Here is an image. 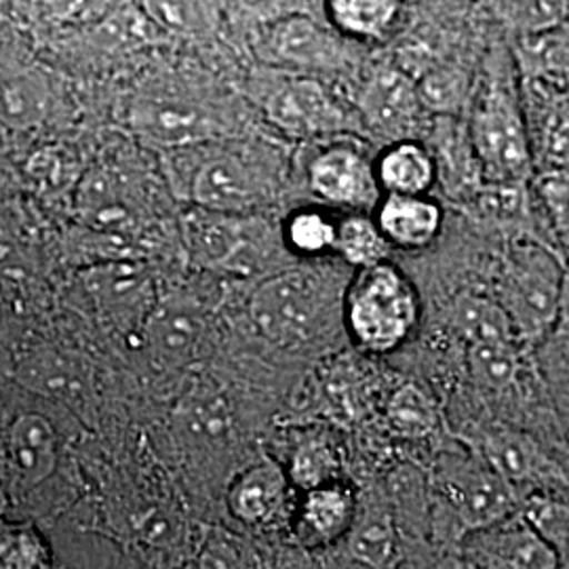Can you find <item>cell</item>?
<instances>
[{
	"mask_svg": "<svg viewBox=\"0 0 569 569\" xmlns=\"http://www.w3.org/2000/svg\"><path fill=\"white\" fill-rule=\"evenodd\" d=\"M7 507V496H4V491H2V486H0V515H2V510Z\"/></svg>",
	"mask_w": 569,
	"mask_h": 569,
	"instance_id": "obj_40",
	"label": "cell"
},
{
	"mask_svg": "<svg viewBox=\"0 0 569 569\" xmlns=\"http://www.w3.org/2000/svg\"><path fill=\"white\" fill-rule=\"evenodd\" d=\"M427 112L420 100L418 84L401 70H378L361 87L357 96V114L367 129L392 138V142L411 140L409 131Z\"/></svg>",
	"mask_w": 569,
	"mask_h": 569,
	"instance_id": "obj_13",
	"label": "cell"
},
{
	"mask_svg": "<svg viewBox=\"0 0 569 569\" xmlns=\"http://www.w3.org/2000/svg\"><path fill=\"white\" fill-rule=\"evenodd\" d=\"M388 418L392 427L407 437H422L435 427V407L425 390L418 387H403L390 399Z\"/></svg>",
	"mask_w": 569,
	"mask_h": 569,
	"instance_id": "obj_33",
	"label": "cell"
},
{
	"mask_svg": "<svg viewBox=\"0 0 569 569\" xmlns=\"http://www.w3.org/2000/svg\"><path fill=\"white\" fill-rule=\"evenodd\" d=\"M346 293V291H345ZM345 296L323 270H283L256 287L249 300L253 327L279 346L302 345L327 326Z\"/></svg>",
	"mask_w": 569,
	"mask_h": 569,
	"instance_id": "obj_3",
	"label": "cell"
},
{
	"mask_svg": "<svg viewBox=\"0 0 569 569\" xmlns=\"http://www.w3.org/2000/svg\"><path fill=\"white\" fill-rule=\"evenodd\" d=\"M373 164L380 188L387 194H428L439 176L432 152L418 140L390 143Z\"/></svg>",
	"mask_w": 569,
	"mask_h": 569,
	"instance_id": "obj_21",
	"label": "cell"
},
{
	"mask_svg": "<svg viewBox=\"0 0 569 569\" xmlns=\"http://www.w3.org/2000/svg\"><path fill=\"white\" fill-rule=\"evenodd\" d=\"M479 453L509 481L521 502L533 493H555L552 489L566 486L563 470L526 432L512 428L491 430L483 437Z\"/></svg>",
	"mask_w": 569,
	"mask_h": 569,
	"instance_id": "obj_12",
	"label": "cell"
},
{
	"mask_svg": "<svg viewBox=\"0 0 569 569\" xmlns=\"http://www.w3.org/2000/svg\"><path fill=\"white\" fill-rule=\"evenodd\" d=\"M47 89L32 74H16L0 81V117L11 122L44 119Z\"/></svg>",
	"mask_w": 569,
	"mask_h": 569,
	"instance_id": "obj_29",
	"label": "cell"
},
{
	"mask_svg": "<svg viewBox=\"0 0 569 569\" xmlns=\"http://www.w3.org/2000/svg\"><path fill=\"white\" fill-rule=\"evenodd\" d=\"M338 472H340V460L333 449L323 441H306L293 453L289 479L298 488L310 491V489L340 481Z\"/></svg>",
	"mask_w": 569,
	"mask_h": 569,
	"instance_id": "obj_30",
	"label": "cell"
},
{
	"mask_svg": "<svg viewBox=\"0 0 569 569\" xmlns=\"http://www.w3.org/2000/svg\"><path fill=\"white\" fill-rule=\"evenodd\" d=\"M357 517V500L352 489L333 481L305 491L298 515V536L306 547H329L346 540Z\"/></svg>",
	"mask_w": 569,
	"mask_h": 569,
	"instance_id": "obj_16",
	"label": "cell"
},
{
	"mask_svg": "<svg viewBox=\"0 0 569 569\" xmlns=\"http://www.w3.org/2000/svg\"><path fill=\"white\" fill-rule=\"evenodd\" d=\"M201 336V323L192 310L163 306L148 326V345L167 363H183Z\"/></svg>",
	"mask_w": 569,
	"mask_h": 569,
	"instance_id": "obj_23",
	"label": "cell"
},
{
	"mask_svg": "<svg viewBox=\"0 0 569 569\" xmlns=\"http://www.w3.org/2000/svg\"><path fill=\"white\" fill-rule=\"evenodd\" d=\"M143 11L167 32H199L207 21L201 0H142Z\"/></svg>",
	"mask_w": 569,
	"mask_h": 569,
	"instance_id": "obj_36",
	"label": "cell"
},
{
	"mask_svg": "<svg viewBox=\"0 0 569 569\" xmlns=\"http://www.w3.org/2000/svg\"><path fill=\"white\" fill-rule=\"evenodd\" d=\"M333 30L350 41H387L403 20L406 0H326Z\"/></svg>",
	"mask_w": 569,
	"mask_h": 569,
	"instance_id": "obj_20",
	"label": "cell"
},
{
	"mask_svg": "<svg viewBox=\"0 0 569 569\" xmlns=\"http://www.w3.org/2000/svg\"><path fill=\"white\" fill-rule=\"evenodd\" d=\"M266 119L293 138H319L361 127L357 110L315 77L291 74L272 81L262 93Z\"/></svg>",
	"mask_w": 569,
	"mask_h": 569,
	"instance_id": "obj_7",
	"label": "cell"
},
{
	"mask_svg": "<svg viewBox=\"0 0 569 569\" xmlns=\"http://www.w3.org/2000/svg\"><path fill=\"white\" fill-rule=\"evenodd\" d=\"M232 2L247 16L260 18L262 23L283 18L289 13H296L293 9H289L287 0H232Z\"/></svg>",
	"mask_w": 569,
	"mask_h": 569,
	"instance_id": "obj_38",
	"label": "cell"
},
{
	"mask_svg": "<svg viewBox=\"0 0 569 569\" xmlns=\"http://www.w3.org/2000/svg\"><path fill=\"white\" fill-rule=\"evenodd\" d=\"M256 53L270 68L306 74L336 70L345 63L342 44L302 11L262 23Z\"/></svg>",
	"mask_w": 569,
	"mask_h": 569,
	"instance_id": "obj_8",
	"label": "cell"
},
{
	"mask_svg": "<svg viewBox=\"0 0 569 569\" xmlns=\"http://www.w3.org/2000/svg\"><path fill=\"white\" fill-rule=\"evenodd\" d=\"M566 277L563 260L547 244L523 241L510 247L496 302L507 312L521 345L549 338L559 315Z\"/></svg>",
	"mask_w": 569,
	"mask_h": 569,
	"instance_id": "obj_4",
	"label": "cell"
},
{
	"mask_svg": "<svg viewBox=\"0 0 569 569\" xmlns=\"http://www.w3.org/2000/svg\"><path fill=\"white\" fill-rule=\"evenodd\" d=\"M536 190L557 237L569 247V169H545Z\"/></svg>",
	"mask_w": 569,
	"mask_h": 569,
	"instance_id": "obj_35",
	"label": "cell"
},
{
	"mask_svg": "<svg viewBox=\"0 0 569 569\" xmlns=\"http://www.w3.org/2000/svg\"><path fill=\"white\" fill-rule=\"evenodd\" d=\"M308 186L321 201L367 213L382 201L376 164L348 143H329L308 163Z\"/></svg>",
	"mask_w": 569,
	"mask_h": 569,
	"instance_id": "obj_10",
	"label": "cell"
},
{
	"mask_svg": "<svg viewBox=\"0 0 569 569\" xmlns=\"http://www.w3.org/2000/svg\"><path fill=\"white\" fill-rule=\"evenodd\" d=\"M467 129L483 183L526 186L536 157L526 108L509 82L488 77L479 84Z\"/></svg>",
	"mask_w": 569,
	"mask_h": 569,
	"instance_id": "obj_2",
	"label": "cell"
},
{
	"mask_svg": "<svg viewBox=\"0 0 569 569\" xmlns=\"http://www.w3.org/2000/svg\"><path fill=\"white\" fill-rule=\"evenodd\" d=\"M376 222L390 247L425 249L443 226V211L427 194H387L376 207Z\"/></svg>",
	"mask_w": 569,
	"mask_h": 569,
	"instance_id": "obj_18",
	"label": "cell"
},
{
	"mask_svg": "<svg viewBox=\"0 0 569 569\" xmlns=\"http://www.w3.org/2000/svg\"><path fill=\"white\" fill-rule=\"evenodd\" d=\"M468 369L472 378L488 390H507L521 371V345L493 342L468 346Z\"/></svg>",
	"mask_w": 569,
	"mask_h": 569,
	"instance_id": "obj_27",
	"label": "cell"
},
{
	"mask_svg": "<svg viewBox=\"0 0 569 569\" xmlns=\"http://www.w3.org/2000/svg\"><path fill=\"white\" fill-rule=\"evenodd\" d=\"M462 550L475 569H561L555 550L521 510L465 536Z\"/></svg>",
	"mask_w": 569,
	"mask_h": 569,
	"instance_id": "obj_11",
	"label": "cell"
},
{
	"mask_svg": "<svg viewBox=\"0 0 569 569\" xmlns=\"http://www.w3.org/2000/svg\"><path fill=\"white\" fill-rule=\"evenodd\" d=\"M199 569H241V563L226 545H213L204 550Z\"/></svg>",
	"mask_w": 569,
	"mask_h": 569,
	"instance_id": "obj_39",
	"label": "cell"
},
{
	"mask_svg": "<svg viewBox=\"0 0 569 569\" xmlns=\"http://www.w3.org/2000/svg\"><path fill=\"white\" fill-rule=\"evenodd\" d=\"M183 237L194 262L213 270L249 272L262 253V239L251 216L194 209L186 218Z\"/></svg>",
	"mask_w": 569,
	"mask_h": 569,
	"instance_id": "obj_9",
	"label": "cell"
},
{
	"mask_svg": "<svg viewBox=\"0 0 569 569\" xmlns=\"http://www.w3.org/2000/svg\"><path fill=\"white\" fill-rule=\"evenodd\" d=\"M528 129L533 157L540 154L547 169H569V93L528 87Z\"/></svg>",
	"mask_w": 569,
	"mask_h": 569,
	"instance_id": "obj_19",
	"label": "cell"
},
{
	"mask_svg": "<svg viewBox=\"0 0 569 569\" xmlns=\"http://www.w3.org/2000/svg\"><path fill=\"white\" fill-rule=\"evenodd\" d=\"M521 512L559 557L561 569H569V502L555 493L523 498Z\"/></svg>",
	"mask_w": 569,
	"mask_h": 569,
	"instance_id": "obj_28",
	"label": "cell"
},
{
	"mask_svg": "<svg viewBox=\"0 0 569 569\" xmlns=\"http://www.w3.org/2000/svg\"><path fill=\"white\" fill-rule=\"evenodd\" d=\"M547 340H550L552 355L559 357L561 363H568L569 366V268L566 284H563V293H561L559 315H557V321H555V327H552Z\"/></svg>",
	"mask_w": 569,
	"mask_h": 569,
	"instance_id": "obj_37",
	"label": "cell"
},
{
	"mask_svg": "<svg viewBox=\"0 0 569 569\" xmlns=\"http://www.w3.org/2000/svg\"><path fill=\"white\" fill-rule=\"evenodd\" d=\"M0 569H51L44 540L28 526H2Z\"/></svg>",
	"mask_w": 569,
	"mask_h": 569,
	"instance_id": "obj_31",
	"label": "cell"
},
{
	"mask_svg": "<svg viewBox=\"0 0 569 569\" xmlns=\"http://www.w3.org/2000/svg\"><path fill=\"white\" fill-rule=\"evenodd\" d=\"M350 555L373 569H388L399 557V540L392 517L380 509L357 510L346 536Z\"/></svg>",
	"mask_w": 569,
	"mask_h": 569,
	"instance_id": "obj_22",
	"label": "cell"
},
{
	"mask_svg": "<svg viewBox=\"0 0 569 569\" xmlns=\"http://www.w3.org/2000/svg\"><path fill=\"white\" fill-rule=\"evenodd\" d=\"M388 249L390 243L382 234L376 218H369L367 213H348L338 222L336 253L346 264L355 266L359 270L382 264L388 262Z\"/></svg>",
	"mask_w": 569,
	"mask_h": 569,
	"instance_id": "obj_25",
	"label": "cell"
},
{
	"mask_svg": "<svg viewBox=\"0 0 569 569\" xmlns=\"http://www.w3.org/2000/svg\"><path fill=\"white\" fill-rule=\"evenodd\" d=\"M133 122L143 136L180 150L218 140V124L194 103L178 98H152L133 110Z\"/></svg>",
	"mask_w": 569,
	"mask_h": 569,
	"instance_id": "obj_14",
	"label": "cell"
},
{
	"mask_svg": "<svg viewBox=\"0 0 569 569\" xmlns=\"http://www.w3.org/2000/svg\"><path fill=\"white\" fill-rule=\"evenodd\" d=\"M4 453L11 470L26 483L49 479L60 462V435L39 411H23L4 432Z\"/></svg>",
	"mask_w": 569,
	"mask_h": 569,
	"instance_id": "obj_15",
	"label": "cell"
},
{
	"mask_svg": "<svg viewBox=\"0 0 569 569\" xmlns=\"http://www.w3.org/2000/svg\"><path fill=\"white\" fill-rule=\"evenodd\" d=\"M435 488L460 531V540L521 510V496L479 451L446 453L437 465Z\"/></svg>",
	"mask_w": 569,
	"mask_h": 569,
	"instance_id": "obj_6",
	"label": "cell"
},
{
	"mask_svg": "<svg viewBox=\"0 0 569 569\" xmlns=\"http://www.w3.org/2000/svg\"><path fill=\"white\" fill-rule=\"evenodd\" d=\"M289 475L270 460L243 470L230 488V510L244 526L264 528L284 509Z\"/></svg>",
	"mask_w": 569,
	"mask_h": 569,
	"instance_id": "obj_17",
	"label": "cell"
},
{
	"mask_svg": "<svg viewBox=\"0 0 569 569\" xmlns=\"http://www.w3.org/2000/svg\"><path fill=\"white\" fill-rule=\"evenodd\" d=\"M338 222L326 209L305 207L293 211L283 224V243L293 256L319 260L336 253Z\"/></svg>",
	"mask_w": 569,
	"mask_h": 569,
	"instance_id": "obj_24",
	"label": "cell"
},
{
	"mask_svg": "<svg viewBox=\"0 0 569 569\" xmlns=\"http://www.w3.org/2000/svg\"><path fill=\"white\" fill-rule=\"evenodd\" d=\"M345 319L357 345L369 352H390L418 326V293L397 266H369L346 287Z\"/></svg>",
	"mask_w": 569,
	"mask_h": 569,
	"instance_id": "obj_5",
	"label": "cell"
},
{
	"mask_svg": "<svg viewBox=\"0 0 569 569\" xmlns=\"http://www.w3.org/2000/svg\"><path fill=\"white\" fill-rule=\"evenodd\" d=\"M416 84L427 112H435V117H456V110L467 98L465 77L448 68L430 70Z\"/></svg>",
	"mask_w": 569,
	"mask_h": 569,
	"instance_id": "obj_32",
	"label": "cell"
},
{
	"mask_svg": "<svg viewBox=\"0 0 569 569\" xmlns=\"http://www.w3.org/2000/svg\"><path fill=\"white\" fill-rule=\"evenodd\" d=\"M453 323L468 346L519 342L507 312L496 300L467 298L458 302L453 310Z\"/></svg>",
	"mask_w": 569,
	"mask_h": 569,
	"instance_id": "obj_26",
	"label": "cell"
},
{
	"mask_svg": "<svg viewBox=\"0 0 569 569\" xmlns=\"http://www.w3.org/2000/svg\"><path fill=\"white\" fill-rule=\"evenodd\" d=\"M510 21L526 34H540L561 28L568 0H505Z\"/></svg>",
	"mask_w": 569,
	"mask_h": 569,
	"instance_id": "obj_34",
	"label": "cell"
},
{
	"mask_svg": "<svg viewBox=\"0 0 569 569\" xmlns=\"http://www.w3.org/2000/svg\"><path fill=\"white\" fill-rule=\"evenodd\" d=\"M171 182L194 209L251 216L274 194V178L244 143L211 140L173 150Z\"/></svg>",
	"mask_w": 569,
	"mask_h": 569,
	"instance_id": "obj_1",
	"label": "cell"
}]
</instances>
